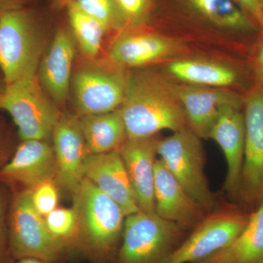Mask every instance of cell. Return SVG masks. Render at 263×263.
<instances>
[{
  "instance_id": "17",
  "label": "cell",
  "mask_w": 263,
  "mask_h": 263,
  "mask_svg": "<svg viewBox=\"0 0 263 263\" xmlns=\"http://www.w3.org/2000/svg\"><path fill=\"white\" fill-rule=\"evenodd\" d=\"M84 177L117 202L126 216L141 211L119 150L89 154L85 161Z\"/></svg>"
},
{
  "instance_id": "14",
  "label": "cell",
  "mask_w": 263,
  "mask_h": 263,
  "mask_svg": "<svg viewBox=\"0 0 263 263\" xmlns=\"http://www.w3.org/2000/svg\"><path fill=\"white\" fill-rule=\"evenodd\" d=\"M155 212L165 220L192 231L209 214L157 158L155 163Z\"/></svg>"
},
{
  "instance_id": "3",
  "label": "cell",
  "mask_w": 263,
  "mask_h": 263,
  "mask_svg": "<svg viewBox=\"0 0 263 263\" xmlns=\"http://www.w3.org/2000/svg\"><path fill=\"white\" fill-rule=\"evenodd\" d=\"M187 232L156 213L132 214L126 216L122 241L112 263H162Z\"/></svg>"
},
{
  "instance_id": "36",
  "label": "cell",
  "mask_w": 263,
  "mask_h": 263,
  "mask_svg": "<svg viewBox=\"0 0 263 263\" xmlns=\"http://www.w3.org/2000/svg\"><path fill=\"white\" fill-rule=\"evenodd\" d=\"M259 2H260L261 8H262L263 12V0H259Z\"/></svg>"
},
{
  "instance_id": "19",
  "label": "cell",
  "mask_w": 263,
  "mask_h": 263,
  "mask_svg": "<svg viewBox=\"0 0 263 263\" xmlns=\"http://www.w3.org/2000/svg\"><path fill=\"white\" fill-rule=\"evenodd\" d=\"M180 45L171 38L144 32L124 33L112 43L109 58L122 68H137L175 54Z\"/></svg>"
},
{
  "instance_id": "24",
  "label": "cell",
  "mask_w": 263,
  "mask_h": 263,
  "mask_svg": "<svg viewBox=\"0 0 263 263\" xmlns=\"http://www.w3.org/2000/svg\"><path fill=\"white\" fill-rule=\"evenodd\" d=\"M67 8L71 28L79 47L86 56L96 57L101 48L106 27L83 11L73 2Z\"/></svg>"
},
{
  "instance_id": "37",
  "label": "cell",
  "mask_w": 263,
  "mask_h": 263,
  "mask_svg": "<svg viewBox=\"0 0 263 263\" xmlns=\"http://www.w3.org/2000/svg\"><path fill=\"white\" fill-rule=\"evenodd\" d=\"M193 263H204V262H203V260H200V261H197V262H193Z\"/></svg>"
},
{
  "instance_id": "25",
  "label": "cell",
  "mask_w": 263,
  "mask_h": 263,
  "mask_svg": "<svg viewBox=\"0 0 263 263\" xmlns=\"http://www.w3.org/2000/svg\"><path fill=\"white\" fill-rule=\"evenodd\" d=\"M44 217L52 236L67 252L79 250V221L73 206L57 207Z\"/></svg>"
},
{
  "instance_id": "29",
  "label": "cell",
  "mask_w": 263,
  "mask_h": 263,
  "mask_svg": "<svg viewBox=\"0 0 263 263\" xmlns=\"http://www.w3.org/2000/svg\"><path fill=\"white\" fill-rule=\"evenodd\" d=\"M121 20L132 25H139L150 10V0H114Z\"/></svg>"
},
{
  "instance_id": "26",
  "label": "cell",
  "mask_w": 263,
  "mask_h": 263,
  "mask_svg": "<svg viewBox=\"0 0 263 263\" xmlns=\"http://www.w3.org/2000/svg\"><path fill=\"white\" fill-rule=\"evenodd\" d=\"M83 11L97 19L107 29L121 20L114 0H72Z\"/></svg>"
},
{
  "instance_id": "13",
  "label": "cell",
  "mask_w": 263,
  "mask_h": 263,
  "mask_svg": "<svg viewBox=\"0 0 263 263\" xmlns=\"http://www.w3.org/2000/svg\"><path fill=\"white\" fill-rule=\"evenodd\" d=\"M56 176L54 150L47 140L22 141L0 171V181L27 190L55 180Z\"/></svg>"
},
{
  "instance_id": "6",
  "label": "cell",
  "mask_w": 263,
  "mask_h": 263,
  "mask_svg": "<svg viewBox=\"0 0 263 263\" xmlns=\"http://www.w3.org/2000/svg\"><path fill=\"white\" fill-rule=\"evenodd\" d=\"M201 138L190 128L158 139L157 156L173 176L208 213L219 208L205 174Z\"/></svg>"
},
{
  "instance_id": "7",
  "label": "cell",
  "mask_w": 263,
  "mask_h": 263,
  "mask_svg": "<svg viewBox=\"0 0 263 263\" xmlns=\"http://www.w3.org/2000/svg\"><path fill=\"white\" fill-rule=\"evenodd\" d=\"M8 226L10 250L15 261L31 257L62 262L68 253L52 236L44 216L33 205L30 190H15L8 207Z\"/></svg>"
},
{
  "instance_id": "9",
  "label": "cell",
  "mask_w": 263,
  "mask_h": 263,
  "mask_svg": "<svg viewBox=\"0 0 263 263\" xmlns=\"http://www.w3.org/2000/svg\"><path fill=\"white\" fill-rule=\"evenodd\" d=\"M245 148L239 190L235 203L249 212L263 202V85L243 98Z\"/></svg>"
},
{
  "instance_id": "16",
  "label": "cell",
  "mask_w": 263,
  "mask_h": 263,
  "mask_svg": "<svg viewBox=\"0 0 263 263\" xmlns=\"http://www.w3.org/2000/svg\"><path fill=\"white\" fill-rule=\"evenodd\" d=\"M158 138H127L119 152L122 157L137 203L142 212H155V163Z\"/></svg>"
},
{
  "instance_id": "33",
  "label": "cell",
  "mask_w": 263,
  "mask_h": 263,
  "mask_svg": "<svg viewBox=\"0 0 263 263\" xmlns=\"http://www.w3.org/2000/svg\"><path fill=\"white\" fill-rule=\"evenodd\" d=\"M22 0H0V15L8 10L21 8Z\"/></svg>"
},
{
  "instance_id": "38",
  "label": "cell",
  "mask_w": 263,
  "mask_h": 263,
  "mask_svg": "<svg viewBox=\"0 0 263 263\" xmlns=\"http://www.w3.org/2000/svg\"><path fill=\"white\" fill-rule=\"evenodd\" d=\"M5 86H3V87H0V92H1L2 90L3 89V88H4Z\"/></svg>"
},
{
  "instance_id": "18",
  "label": "cell",
  "mask_w": 263,
  "mask_h": 263,
  "mask_svg": "<svg viewBox=\"0 0 263 263\" xmlns=\"http://www.w3.org/2000/svg\"><path fill=\"white\" fill-rule=\"evenodd\" d=\"M73 41L65 29L58 31L38 67L40 84L57 106L65 103L70 91L75 57Z\"/></svg>"
},
{
  "instance_id": "1",
  "label": "cell",
  "mask_w": 263,
  "mask_h": 263,
  "mask_svg": "<svg viewBox=\"0 0 263 263\" xmlns=\"http://www.w3.org/2000/svg\"><path fill=\"white\" fill-rule=\"evenodd\" d=\"M119 110L129 139L189 128L174 82L150 71L128 73L125 96Z\"/></svg>"
},
{
  "instance_id": "21",
  "label": "cell",
  "mask_w": 263,
  "mask_h": 263,
  "mask_svg": "<svg viewBox=\"0 0 263 263\" xmlns=\"http://www.w3.org/2000/svg\"><path fill=\"white\" fill-rule=\"evenodd\" d=\"M79 125L90 155L119 150L127 140L125 125L120 110L82 116Z\"/></svg>"
},
{
  "instance_id": "5",
  "label": "cell",
  "mask_w": 263,
  "mask_h": 263,
  "mask_svg": "<svg viewBox=\"0 0 263 263\" xmlns=\"http://www.w3.org/2000/svg\"><path fill=\"white\" fill-rule=\"evenodd\" d=\"M0 110L9 114L22 141L48 140L62 112L45 92L37 74L5 85Z\"/></svg>"
},
{
  "instance_id": "2",
  "label": "cell",
  "mask_w": 263,
  "mask_h": 263,
  "mask_svg": "<svg viewBox=\"0 0 263 263\" xmlns=\"http://www.w3.org/2000/svg\"><path fill=\"white\" fill-rule=\"evenodd\" d=\"M79 221V250L93 263H112L122 241L126 215L84 177L72 195Z\"/></svg>"
},
{
  "instance_id": "27",
  "label": "cell",
  "mask_w": 263,
  "mask_h": 263,
  "mask_svg": "<svg viewBox=\"0 0 263 263\" xmlns=\"http://www.w3.org/2000/svg\"><path fill=\"white\" fill-rule=\"evenodd\" d=\"M30 190L33 205L41 215L46 216L57 209L60 188L55 180L44 181Z\"/></svg>"
},
{
  "instance_id": "39",
  "label": "cell",
  "mask_w": 263,
  "mask_h": 263,
  "mask_svg": "<svg viewBox=\"0 0 263 263\" xmlns=\"http://www.w3.org/2000/svg\"><path fill=\"white\" fill-rule=\"evenodd\" d=\"M261 263H263V262H261Z\"/></svg>"
},
{
  "instance_id": "22",
  "label": "cell",
  "mask_w": 263,
  "mask_h": 263,
  "mask_svg": "<svg viewBox=\"0 0 263 263\" xmlns=\"http://www.w3.org/2000/svg\"><path fill=\"white\" fill-rule=\"evenodd\" d=\"M203 261L205 263L263 262V202L251 213L245 229L228 247Z\"/></svg>"
},
{
  "instance_id": "10",
  "label": "cell",
  "mask_w": 263,
  "mask_h": 263,
  "mask_svg": "<svg viewBox=\"0 0 263 263\" xmlns=\"http://www.w3.org/2000/svg\"><path fill=\"white\" fill-rule=\"evenodd\" d=\"M128 73L122 67L90 65L76 72L72 80L74 101L82 116L108 113L120 108Z\"/></svg>"
},
{
  "instance_id": "15",
  "label": "cell",
  "mask_w": 263,
  "mask_h": 263,
  "mask_svg": "<svg viewBox=\"0 0 263 263\" xmlns=\"http://www.w3.org/2000/svg\"><path fill=\"white\" fill-rule=\"evenodd\" d=\"M209 138L214 140L224 153L227 162L224 190L235 202L239 190L245 157V122L243 107H222Z\"/></svg>"
},
{
  "instance_id": "34",
  "label": "cell",
  "mask_w": 263,
  "mask_h": 263,
  "mask_svg": "<svg viewBox=\"0 0 263 263\" xmlns=\"http://www.w3.org/2000/svg\"><path fill=\"white\" fill-rule=\"evenodd\" d=\"M16 263H62L61 262H50V261L43 260L37 258H23L18 259Z\"/></svg>"
},
{
  "instance_id": "32",
  "label": "cell",
  "mask_w": 263,
  "mask_h": 263,
  "mask_svg": "<svg viewBox=\"0 0 263 263\" xmlns=\"http://www.w3.org/2000/svg\"><path fill=\"white\" fill-rule=\"evenodd\" d=\"M10 152L9 147L7 145L4 136L0 131V171L11 157L12 155H10Z\"/></svg>"
},
{
  "instance_id": "11",
  "label": "cell",
  "mask_w": 263,
  "mask_h": 263,
  "mask_svg": "<svg viewBox=\"0 0 263 263\" xmlns=\"http://www.w3.org/2000/svg\"><path fill=\"white\" fill-rule=\"evenodd\" d=\"M57 162L55 181L60 190L72 195L84 179V165L89 155L79 118L62 113L51 136Z\"/></svg>"
},
{
  "instance_id": "23",
  "label": "cell",
  "mask_w": 263,
  "mask_h": 263,
  "mask_svg": "<svg viewBox=\"0 0 263 263\" xmlns=\"http://www.w3.org/2000/svg\"><path fill=\"white\" fill-rule=\"evenodd\" d=\"M211 23L221 28L240 33L260 31L253 19L234 0H186Z\"/></svg>"
},
{
  "instance_id": "35",
  "label": "cell",
  "mask_w": 263,
  "mask_h": 263,
  "mask_svg": "<svg viewBox=\"0 0 263 263\" xmlns=\"http://www.w3.org/2000/svg\"><path fill=\"white\" fill-rule=\"evenodd\" d=\"M53 1L56 2L57 4L59 5H61V6H66L67 7V5L70 4L71 2L72 1V0H53Z\"/></svg>"
},
{
  "instance_id": "31",
  "label": "cell",
  "mask_w": 263,
  "mask_h": 263,
  "mask_svg": "<svg viewBox=\"0 0 263 263\" xmlns=\"http://www.w3.org/2000/svg\"><path fill=\"white\" fill-rule=\"evenodd\" d=\"M252 69L257 84L263 85V35L259 38L254 48Z\"/></svg>"
},
{
  "instance_id": "20",
  "label": "cell",
  "mask_w": 263,
  "mask_h": 263,
  "mask_svg": "<svg viewBox=\"0 0 263 263\" xmlns=\"http://www.w3.org/2000/svg\"><path fill=\"white\" fill-rule=\"evenodd\" d=\"M166 71L182 84L208 87L230 89L242 79L235 67L207 60H175L167 65Z\"/></svg>"
},
{
  "instance_id": "30",
  "label": "cell",
  "mask_w": 263,
  "mask_h": 263,
  "mask_svg": "<svg viewBox=\"0 0 263 263\" xmlns=\"http://www.w3.org/2000/svg\"><path fill=\"white\" fill-rule=\"evenodd\" d=\"M258 25L263 34V12L259 0H234Z\"/></svg>"
},
{
  "instance_id": "12",
  "label": "cell",
  "mask_w": 263,
  "mask_h": 263,
  "mask_svg": "<svg viewBox=\"0 0 263 263\" xmlns=\"http://www.w3.org/2000/svg\"><path fill=\"white\" fill-rule=\"evenodd\" d=\"M174 88L184 110L189 128L200 138L209 139L222 107L243 105V97L230 89L182 83H174Z\"/></svg>"
},
{
  "instance_id": "8",
  "label": "cell",
  "mask_w": 263,
  "mask_h": 263,
  "mask_svg": "<svg viewBox=\"0 0 263 263\" xmlns=\"http://www.w3.org/2000/svg\"><path fill=\"white\" fill-rule=\"evenodd\" d=\"M251 213L238 204L209 213L162 263H193L228 247L245 229Z\"/></svg>"
},
{
  "instance_id": "28",
  "label": "cell",
  "mask_w": 263,
  "mask_h": 263,
  "mask_svg": "<svg viewBox=\"0 0 263 263\" xmlns=\"http://www.w3.org/2000/svg\"><path fill=\"white\" fill-rule=\"evenodd\" d=\"M9 195L4 186H0V263H16L10 250L8 213Z\"/></svg>"
},
{
  "instance_id": "4",
  "label": "cell",
  "mask_w": 263,
  "mask_h": 263,
  "mask_svg": "<svg viewBox=\"0 0 263 263\" xmlns=\"http://www.w3.org/2000/svg\"><path fill=\"white\" fill-rule=\"evenodd\" d=\"M43 43L34 17L22 8L0 15V72L5 84L37 75Z\"/></svg>"
}]
</instances>
